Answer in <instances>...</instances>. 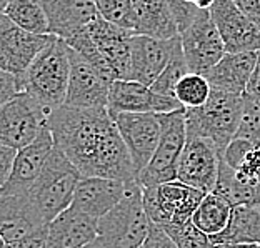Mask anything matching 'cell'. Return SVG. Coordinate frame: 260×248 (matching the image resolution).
I'll use <instances>...</instances> for the list:
<instances>
[{"label":"cell","instance_id":"ffe728a7","mask_svg":"<svg viewBox=\"0 0 260 248\" xmlns=\"http://www.w3.org/2000/svg\"><path fill=\"white\" fill-rule=\"evenodd\" d=\"M99 237V218L70 205L49 223V248H82Z\"/></svg>","mask_w":260,"mask_h":248},{"label":"cell","instance_id":"bcb514c9","mask_svg":"<svg viewBox=\"0 0 260 248\" xmlns=\"http://www.w3.org/2000/svg\"><path fill=\"white\" fill-rule=\"evenodd\" d=\"M257 208H258V210H260V205H258V206H257Z\"/></svg>","mask_w":260,"mask_h":248},{"label":"cell","instance_id":"f546056e","mask_svg":"<svg viewBox=\"0 0 260 248\" xmlns=\"http://www.w3.org/2000/svg\"><path fill=\"white\" fill-rule=\"evenodd\" d=\"M95 4L102 19L134 32L135 12L132 0H95Z\"/></svg>","mask_w":260,"mask_h":248},{"label":"cell","instance_id":"8d00e7d4","mask_svg":"<svg viewBox=\"0 0 260 248\" xmlns=\"http://www.w3.org/2000/svg\"><path fill=\"white\" fill-rule=\"evenodd\" d=\"M242 175L249 176V179L258 180L260 182V147L255 145L253 149L249 150L245 158L239 165V168H235Z\"/></svg>","mask_w":260,"mask_h":248},{"label":"cell","instance_id":"cb8c5ba5","mask_svg":"<svg viewBox=\"0 0 260 248\" xmlns=\"http://www.w3.org/2000/svg\"><path fill=\"white\" fill-rule=\"evenodd\" d=\"M223 198H227L234 206H258L260 205V182L242 175L234 167L220 160L218 176L214 190Z\"/></svg>","mask_w":260,"mask_h":248},{"label":"cell","instance_id":"4fadbf2b","mask_svg":"<svg viewBox=\"0 0 260 248\" xmlns=\"http://www.w3.org/2000/svg\"><path fill=\"white\" fill-rule=\"evenodd\" d=\"M222 150L207 137H187L182 152L177 180L202 192H212L217 184Z\"/></svg>","mask_w":260,"mask_h":248},{"label":"cell","instance_id":"277c9868","mask_svg":"<svg viewBox=\"0 0 260 248\" xmlns=\"http://www.w3.org/2000/svg\"><path fill=\"white\" fill-rule=\"evenodd\" d=\"M139 180L130 182L123 197L109 214L99 218V240L105 248H140L150 232Z\"/></svg>","mask_w":260,"mask_h":248},{"label":"cell","instance_id":"603a6c76","mask_svg":"<svg viewBox=\"0 0 260 248\" xmlns=\"http://www.w3.org/2000/svg\"><path fill=\"white\" fill-rule=\"evenodd\" d=\"M132 2L135 12L134 33L155 39H174L180 35L172 7L167 0H132Z\"/></svg>","mask_w":260,"mask_h":248},{"label":"cell","instance_id":"d590c367","mask_svg":"<svg viewBox=\"0 0 260 248\" xmlns=\"http://www.w3.org/2000/svg\"><path fill=\"white\" fill-rule=\"evenodd\" d=\"M12 248H49V225L32 230Z\"/></svg>","mask_w":260,"mask_h":248},{"label":"cell","instance_id":"ac0fdd59","mask_svg":"<svg viewBox=\"0 0 260 248\" xmlns=\"http://www.w3.org/2000/svg\"><path fill=\"white\" fill-rule=\"evenodd\" d=\"M180 45V35L174 39H155L149 35H132V65L128 80L152 85L164 72L177 47Z\"/></svg>","mask_w":260,"mask_h":248},{"label":"cell","instance_id":"d4e9b609","mask_svg":"<svg viewBox=\"0 0 260 248\" xmlns=\"http://www.w3.org/2000/svg\"><path fill=\"white\" fill-rule=\"evenodd\" d=\"M212 243H247L260 246V210L257 206H234L227 228Z\"/></svg>","mask_w":260,"mask_h":248},{"label":"cell","instance_id":"7c38bea8","mask_svg":"<svg viewBox=\"0 0 260 248\" xmlns=\"http://www.w3.org/2000/svg\"><path fill=\"white\" fill-rule=\"evenodd\" d=\"M54 35H39L23 30L5 14L0 15V67L5 72L22 75L39 57Z\"/></svg>","mask_w":260,"mask_h":248},{"label":"cell","instance_id":"d6a6232c","mask_svg":"<svg viewBox=\"0 0 260 248\" xmlns=\"http://www.w3.org/2000/svg\"><path fill=\"white\" fill-rule=\"evenodd\" d=\"M23 82L22 77L12 72H0V103H7L12 98L23 93Z\"/></svg>","mask_w":260,"mask_h":248},{"label":"cell","instance_id":"f6af8a7d","mask_svg":"<svg viewBox=\"0 0 260 248\" xmlns=\"http://www.w3.org/2000/svg\"><path fill=\"white\" fill-rule=\"evenodd\" d=\"M0 248H12L10 245H5V243H2V245H0Z\"/></svg>","mask_w":260,"mask_h":248},{"label":"cell","instance_id":"6da1fadb","mask_svg":"<svg viewBox=\"0 0 260 248\" xmlns=\"http://www.w3.org/2000/svg\"><path fill=\"white\" fill-rule=\"evenodd\" d=\"M49 128L55 147L84 176H104L125 184L139 180L109 107L62 105L49 115Z\"/></svg>","mask_w":260,"mask_h":248},{"label":"cell","instance_id":"74e56055","mask_svg":"<svg viewBox=\"0 0 260 248\" xmlns=\"http://www.w3.org/2000/svg\"><path fill=\"white\" fill-rule=\"evenodd\" d=\"M17 153H19L17 149H12L9 145L0 144V187L10 179L12 170H14L15 165Z\"/></svg>","mask_w":260,"mask_h":248},{"label":"cell","instance_id":"d6986e66","mask_svg":"<svg viewBox=\"0 0 260 248\" xmlns=\"http://www.w3.org/2000/svg\"><path fill=\"white\" fill-rule=\"evenodd\" d=\"M50 23V33L63 40L95 22L100 14L95 0H42Z\"/></svg>","mask_w":260,"mask_h":248},{"label":"cell","instance_id":"ab89813d","mask_svg":"<svg viewBox=\"0 0 260 248\" xmlns=\"http://www.w3.org/2000/svg\"><path fill=\"white\" fill-rule=\"evenodd\" d=\"M247 95H250L253 98L260 100V50H258V58L255 63V68H253V74L250 77V82L247 85Z\"/></svg>","mask_w":260,"mask_h":248},{"label":"cell","instance_id":"52a82bcc","mask_svg":"<svg viewBox=\"0 0 260 248\" xmlns=\"http://www.w3.org/2000/svg\"><path fill=\"white\" fill-rule=\"evenodd\" d=\"M144 205L150 220L157 225H179L192 220L193 211L207 192L193 188L180 180L142 187Z\"/></svg>","mask_w":260,"mask_h":248},{"label":"cell","instance_id":"44dd1931","mask_svg":"<svg viewBox=\"0 0 260 248\" xmlns=\"http://www.w3.org/2000/svg\"><path fill=\"white\" fill-rule=\"evenodd\" d=\"M128 184L104 176H82L77 185L74 206L85 214L100 218L125 197Z\"/></svg>","mask_w":260,"mask_h":248},{"label":"cell","instance_id":"83f0119b","mask_svg":"<svg viewBox=\"0 0 260 248\" xmlns=\"http://www.w3.org/2000/svg\"><path fill=\"white\" fill-rule=\"evenodd\" d=\"M212 95V85L202 74L188 72L175 87V97L185 109H197L207 103Z\"/></svg>","mask_w":260,"mask_h":248},{"label":"cell","instance_id":"8fae6325","mask_svg":"<svg viewBox=\"0 0 260 248\" xmlns=\"http://www.w3.org/2000/svg\"><path fill=\"white\" fill-rule=\"evenodd\" d=\"M70 79L65 103L77 109H99L109 107L110 82L100 70L87 58L70 47Z\"/></svg>","mask_w":260,"mask_h":248},{"label":"cell","instance_id":"2e32d148","mask_svg":"<svg viewBox=\"0 0 260 248\" xmlns=\"http://www.w3.org/2000/svg\"><path fill=\"white\" fill-rule=\"evenodd\" d=\"M210 15L230 54L260 50V28L242 12L234 0H215Z\"/></svg>","mask_w":260,"mask_h":248},{"label":"cell","instance_id":"ee69618b","mask_svg":"<svg viewBox=\"0 0 260 248\" xmlns=\"http://www.w3.org/2000/svg\"><path fill=\"white\" fill-rule=\"evenodd\" d=\"M10 2V0H2V10H4V7H5V5H7Z\"/></svg>","mask_w":260,"mask_h":248},{"label":"cell","instance_id":"7a4b0ae2","mask_svg":"<svg viewBox=\"0 0 260 248\" xmlns=\"http://www.w3.org/2000/svg\"><path fill=\"white\" fill-rule=\"evenodd\" d=\"M82 176L80 170L55 147L30 190L17 197H0V222L25 218L35 225H49L74 203Z\"/></svg>","mask_w":260,"mask_h":248},{"label":"cell","instance_id":"30bf717a","mask_svg":"<svg viewBox=\"0 0 260 248\" xmlns=\"http://www.w3.org/2000/svg\"><path fill=\"white\" fill-rule=\"evenodd\" d=\"M123 141L132 157L137 179L150 163L162 135V123L158 114H139V112H122L112 115Z\"/></svg>","mask_w":260,"mask_h":248},{"label":"cell","instance_id":"8992f818","mask_svg":"<svg viewBox=\"0 0 260 248\" xmlns=\"http://www.w3.org/2000/svg\"><path fill=\"white\" fill-rule=\"evenodd\" d=\"M162 123V135L155 153H153L150 163L140 175V185L150 187L158 184L177 180V170L179 162L187 144V120L185 109L169 112V114H158Z\"/></svg>","mask_w":260,"mask_h":248},{"label":"cell","instance_id":"e575fe53","mask_svg":"<svg viewBox=\"0 0 260 248\" xmlns=\"http://www.w3.org/2000/svg\"><path fill=\"white\" fill-rule=\"evenodd\" d=\"M140 248H179V246L175 245V241L167 232H165L164 227L152 222L150 232L147 235V238Z\"/></svg>","mask_w":260,"mask_h":248},{"label":"cell","instance_id":"4316f807","mask_svg":"<svg viewBox=\"0 0 260 248\" xmlns=\"http://www.w3.org/2000/svg\"><path fill=\"white\" fill-rule=\"evenodd\" d=\"M2 14L27 32L39 35L50 33L49 17H47L42 0H10L4 7Z\"/></svg>","mask_w":260,"mask_h":248},{"label":"cell","instance_id":"836d02e7","mask_svg":"<svg viewBox=\"0 0 260 248\" xmlns=\"http://www.w3.org/2000/svg\"><path fill=\"white\" fill-rule=\"evenodd\" d=\"M253 147H255V144H252V141H249V140L234 138L225 147V150L222 152V157H223V160L230 165V167L239 168V165L242 163V160H244L245 155L249 153V150L253 149Z\"/></svg>","mask_w":260,"mask_h":248},{"label":"cell","instance_id":"7bdbcfd3","mask_svg":"<svg viewBox=\"0 0 260 248\" xmlns=\"http://www.w3.org/2000/svg\"><path fill=\"white\" fill-rule=\"evenodd\" d=\"M82 248H105V246H104V243H102V241H100L99 237H97L93 241H90V243H87L85 246H82Z\"/></svg>","mask_w":260,"mask_h":248},{"label":"cell","instance_id":"5b68a950","mask_svg":"<svg viewBox=\"0 0 260 248\" xmlns=\"http://www.w3.org/2000/svg\"><path fill=\"white\" fill-rule=\"evenodd\" d=\"M244 112V95L212 88V95L197 109H185L187 137H207L222 152L234 140Z\"/></svg>","mask_w":260,"mask_h":248},{"label":"cell","instance_id":"f1b7e54d","mask_svg":"<svg viewBox=\"0 0 260 248\" xmlns=\"http://www.w3.org/2000/svg\"><path fill=\"white\" fill-rule=\"evenodd\" d=\"M190 72L188 65L185 60L184 50H182V42L177 47L174 57L170 58V62L167 67L164 68V72L157 77V80L150 85L153 90L162 93V95H172L175 97V87L177 84L184 79V77Z\"/></svg>","mask_w":260,"mask_h":248},{"label":"cell","instance_id":"3957f363","mask_svg":"<svg viewBox=\"0 0 260 248\" xmlns=\"http://www.w3.org/2000/svg\"><path fill=\"white\" fill-rule=\"evenodd\" d=\"M70 45L54 35L25 74H22L23 90L37 98L52 114L65 103L70 79Z\"/></svg>","mask_w":260,"mask_h":248},{"label":"cell","instance_id":"9c48e42d","mask_svg":"<svg viewBox=\"0 0 260 248\" xmlns=\"http://www.w3.org/2000/svg\"><path fill=\"white\" fill-rule=\"evenodd\" d=\"M180 42L188 70L205 75L227 54L210 9H200L197 15L180 30Z\"/></svg>","mask_w":260,"mask_h":248},{"label":"cell","instance_id":"60d3db41","mask_svg":"<svg viewBox=\"0 0 260 248\" xmlns=\"http://www.w3.org/2000/svg\"><path fill=\"white\" fill-rule=\"evenodd\" d=\"M210 248H260V246L247 245V243H212Z\"/></svg>","mask_w":260,"mask_h":248},{"label":"cell","instance_id":"5bb4252c","mask_svg":"<svg viewBox=\"0 0 260 248\" xmlns=\"http://www.w3.org/2000/svg\"><path fill=\"white\" fill-rule=\"evenodd\" d=\"M177 97L162 95L150 85L135 80H115L110 87L109 110L112 115L122 112H139V114H169L184 110Z\"/></svg>","mask_w":260,"mask_h":248},{"label":"cell","instance_id":"7402d4cb","mask_svg":"<svg viewBox=\"0 0 260 248\" xmlns=\"http://www.w3.org/2000/svg\"><path fill=\"white\" fill-rule=\"evenodd\" d=\"M258 58V52H227L205 77L209 79L214 90H220L234 95H245L247 85L250 82Z\"/></svg>","mask_w":260,"mask_h":248},{"label":"cell","instance_id":"4dcf8cb0","mask_svg":"<svg viewBox=\"0 0 260 248\" xmlns=\"http://www.w3.org/2000/svg\"><path fill=\"white\" fill-rule=\"evenodd\" d=\"M162 227V225H160ZM164 230L167 232L175 245L179 248H210L212 238L204 233L192 220L179 225H165Z\"/></svg>","mask_w":260,"mask_h":248},{"label":"cell","instance_id":"b9f144b4","mask_svg":"<svg viewBox=\"0 0 260 248\" xmlns=\"http://www.w3.org/2000/svg\"><path fill=\"white\" fill-rule=\"evenodd\" d=\"M187 2L193 4L195 7H199V9H207V10H209L212 5H214L215 0H187Z\"/></svg>","mask_w":260,"mask_h":248},{"label":"cell","instance_id":"484cf974","mask_svg":"<svg viewBox=\"0 0 260 248\" xmlns=\"http://www.w3.org/2000/svg\"><path fill=\"white\" fill-rule=\"evenodd\" d=\"M234 205L215 192H207L197 210L193 211L192 222L210 238L217 237L227 228L232 218Z\"/></svg>","mask_w":260,"mask_h":248},{"label":"cell","instance_id":"1f68e13d","mask_svg":"<svg viewBox=\"0 0 260 248\" xmlns=\"http://www.w3.org/2000/svg\"><path fill=\"white\" fill-rule=\"evenodd\" d=\"M234 138H244L260 145V100L244 95V112Z\"/></svg>","mask_w":260,"mask_h":248},{"label":"cell","instance_id":"e0dca14e","mask_svg":"<svg viewBox=\"0 0 260 248\" xmlns=\"http://www.w3.org/2000/svg\"><path fill=\"white\" fill-rule=\"evenodd\" d=\"M93 44L97 45L100 55L109 65L115 80H128L132 65V35L134 32L122 28L109 20L99 19L87 28Z\"/></svg>","mask_w":260,"mask_h":248},{"label":"cell","instance_id":"f35d334b","mask_svg":"<svg viewBox=\"0 0 260 248\" xmlns=\"http://www.w3.org/2000/svg\"><path fill=\"white\" fill-rule=\"evenodd\" d=\"M234 4L260 28V0H234Z\"/></svg>","mask_w":260,"mask_h":248},{"label":"cell","instance_id":"ba28073f","mask_svg":"<svg viewBox=\"0 0 260 248\" xmlns=\"http://www.w3.org/2000/svg\"><path fill=\"white\" fill-rule=\"evenodd\" d=\"M49 112L30 93L23 92L0 109V144L20 150L49 125Z\"/></svg>","mask_w":260,"mask_h":248},{"label":"cell","instance_id":"9a60e30c","mask_svg":"<svg viewBox=\"0 0 260 248\" xmlns=\"http://www.w3.org/2000/svg\"><path fill=\"white\" fill-rule=\"evenodd\" d=\"M55 149V141L52 132L47 125L42 133L35 138L32 144L19 150L15 158L14 170L10 179L0 187V197H17L25 195L39 179L40 173L49 160L50 153Z\"/></svg>","mask_w":260,"mask_h":248}]
</instances>
